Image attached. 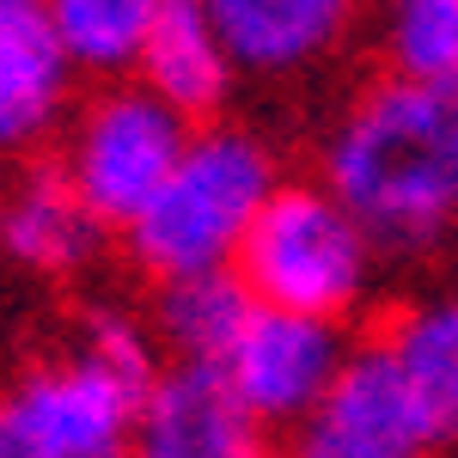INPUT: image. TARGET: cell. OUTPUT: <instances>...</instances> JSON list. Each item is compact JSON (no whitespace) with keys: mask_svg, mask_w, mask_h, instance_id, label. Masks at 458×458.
Wrapping results in <instances>:
<instances>
[{"mask_svg":"<svg viewBox=\"0 0 458 458\" xmlns=\"http://www.w3.org/2000/svg\"><path fill=\"white\" fill-rule=\"evenodd\" d=\"M324 183L373 245L416 250L458 226V92L386 80L336 123Z\"/></svg>","mask_w":458,"mask_h":458,"instance_id":"1","label":"cell"},{"mask_svg":"<svg viewBox=\"0 0 458 458\" xmlns=\"http://www.w3.org/2000/svg\"><path fill=\"white\" fill-rule=\"evenodd\" d=\"M276 190H282V177L257 135L202 129V135H190V153L159 183V196L123 226L129 257L165 287L196 282V276H226Z\"/></svg>","mask_w":458,"mask_h":458,"instance_id":"2","label":"cell"},{"mask_svg":"<svg viewBox=\"0 0 458 458\" xmlns=\"http://www.w3.org/2000/svg\"><path fill=\"white\" fill-rule=\"evenodd\" d=\"M373 250L379 245L367 239V226L343 208L330 183H282L257 214L233 276L250 287L257 306L343 318L367 293Z\"/></svg>","mask_w":458,"mask_h":458,"instance_id":"3","label":"cell"},{"mask_svg":"<svg viewBox=\"0 0 458 458\" xmlns=\"http://www.w3.org/2000/svg\"><path fill=\"white\" fill-rule=\"evenodd\" d=\"M147 386L98 354L37 360L0 386V458H135Z\"/></svg>","mask_w":458,"mask_h":458,"instance_id":"4","label":"cell"},{"mask_svg":"<svg viewBox=\"0 0 458 458\" xmlns=\"http://www.w3.org/2000/svg\"><path fill=\"white\" fill-rule=\"evenodd\" d=\"M190 153V116L147 86H116L80 110L62 177L105 226H129Z\"/></svg>","mask_w":458,"mask_h":458,"instance_id":"5","label":"cell"},{"mask_svg":"<svg viewBox=\"0 0 458 458\" xmlns=\"http://www.w3.org/2000/svg\"><path fill=\"white\" fill-rule=\"evenodd\" d=\"M343 360H349V343H343L336 318L257 306L214 373L233 386V397L250 410L257 428H306L318 403L330 397Z\"/></svg>","mask_w":458,"mask_h":458,"instance_id":"6","label":"cell"},{"mask_svg":"<svg viewBox=\"0 0 458 458\" xmlns=\"http://www.w3.org/2000/svg\"><path fill=\"white\" fill-rule=\"evenodd\" d=\"M135 458H263V428L214 367L172 360L141 403Z\"/></svg>","mask_w":458,"mask_h":458,"instance_id":"7","label":"cell"},{"mask_svg":"<svg viewBox=\"0 0 458 458\" xmlns=\"http://www.w3.org/2000/svg\"><path fill=\"white\" fill-rule=\"evenodd\" d=\"M349 6L354 0H202L233 62L257 73H293L318 62L343 37Z\"/></svg>","mask_w":458,"mask_h":458,"instance_id":"8","label":"cell"},{"mask_svg":"<svg viewBox=\"0 0 458 458\" xmlns=\"http://www.w3.org/2000/svg\"><path fill=\"white\" fill-rule=\"evenodd\" d=\"M98 239H105V220L73 196L62 165L19 177L0 202V250L37 276H68L80 263H92Z\"/></svg>","mask_w":458,"mask_h":458,"instance_id":"9","label":"cell"},{"mask_svg":"<svg viewBox=\"0 0 458 458\" xmlns=\"http://www.w3.org/2000/svg\"><path fill=\"white\" fill-rule=\"evenodd\" d=\"M68 49L43 13H0V153L31 147L68 105Z\"/></svg>","mask_w":458,"mask_h":458,"instance_id":"10","label":"cell"},{"mask_svg":"<svg viewBox=\"0 0 458 458\" xmlns=\"http://www.w3.org/2000/svg\"><path fill=\"white\" fill-rule=\"evenodd\" d=\"M233 49L220 43L214 19L202 13V0H172L159 13V25L147 31L135 73H141L147 92H159L172 110L183 116H202L233 92Z\"/></svg>","mask_w":458,"mask_h":458,"instance_id":"11","label":"cell"},{"mask_svg":"<svg viewBox=\"0 0 458 458\" xmlns=\"http://www.w3.org/2000/svg\"><path fill=\"white\" fill-rule=\"evenodd\" d=\"M379 343L391 349L403 386L422 410L428 446L434 453L458 446V300H422V306L397 312L379 330Z\"/></svg>","mask_w":458,"mask_h":458,"instance_id":"12","label":"cell"},{"mask_svg":"<svg viewBox=\"0 0 458 458\" xmlns=\"http://www.w3.org/2000/svg\"><path fill=\"white\" fill-rule=\"evenodd\" d=\"M257 300L250 287L226 269V276H196V282H172L159 293V336L172 343V360L190 367H220L226 349L239 343L250 324Z\"/></svg>","mask_w":458,"mask_h":458,"instance_id":"13","label":"cell"},{"mask_svg":"<svg viewBox=\"0 0 458 458\" xmlns=\"http://www.w3.org/2000/svg\"><path fill=\"white\" fill-rule=\"evenodd\" d=\"M172 0H43V19L55 43L68 49L73 68L86 73H123L135 68L147 31L159 25Z\"/></svg>","mask_w":458,"mask_h":458,"instance_id":"14","label":"cell"},{"mask_svg":"<svg viewBox=\"0 0 458 458\" xmlns=\"http://www.w3.org/2000/svg\"><path fill=\"white\" fill-rule=\"evenodd\" d=\"M386 55L397 80L458 86V0H386Z\"/></svg>","mask_w":458,"mask_h":458,"instance_id":"15","label":"cell"},{"mask_svg":"<svg viewBox=\"0 0 458 458\" xmlns=\"http://www.w3.org/2000/svg\"><path fill=\"white\" fill-rule=\"evenodd\" d=\"M0 13H43V0H0Z\"/></svg>","mask_w":458,"mask_h":458,"instance_id":"16","label":"cell"},{"mask_svg":"<svg viewBox=\"0 0 458 458\" xmlns=\"http://www.w3.org/2000/svg\"><path fill=\"white\" fill-rule=\"evenodd\" d=\"M453 92H458V86H453Z\"/></svg>","mask_w":458,"mask_h":458,"instance_id":"17","label":"cell"}]
</instances>
